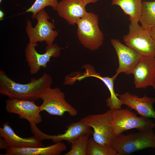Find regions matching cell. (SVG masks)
Returning <instances> with one entry per match:
<instances>
[{
	"instance_id": "7c38bea8",
	"label": "cell",
	"mask_w": 155,
	"mask_h": 155,
	"mask_svg": "<svg viewBox=\"0 0 155 155\" xmlns=\"http://www.w3.org/2000/svg\"><path fill=\"white\" fill-rule=\"evenodd\" d=\"M0 149L10 148L44 146L41 141L34 135L28 138H23L17 135L8 122H5L0 127Z\"/></svg>"
},
{
	"instance_id": "8fae6325",
	"label": "cell",
	"mask_w": 155,
	"mask_h": 155,
	"mask_svg": "<svg viewBox=\"0 0 155 155\" xmlns=\"http://www.w3.org/2000/svg\"><path fill=\"white\" fill-rule=\"evenodd\" d=\"M5 108L8 113L17 114L20 119L28 120L30 125L39 124L42 120L39 106L34 101L9 98L5 102Z\"/></svg>"
},
{
	"instance_id": "cb8c5ba5",
	"label": "cell",
	"mask_w": 155,
	"mask_h": 155,
	"mask_svg": "<svg viewBox=\"0 0 155 155\" xmlns=\"http://www.w3.org/2000/svg\"><path fill=\"white\" fill-rule=\"evenodd\" d=\"M151 35L155 41V26L149 30Z\"/></svg>"
},
{
	"instance_id": "ac0fdd59",
	"label": "cell",
	"mask_w": 155,
	"mask_h": 155,
	"mask_svg": "<svg viewBox=\"0 0 155 155\" xmlns=\"http://www.w3.org/2000/svg\"><path fill=\"white\" fill-rule=\"evenodd\" d=\"M111 4L119 6L130 20L138 22L142 11V0H112Z\"/></svg>"
},
{
	"instance_id": "5b68a950",
	"label": "cell",
	"mask_w": 155,
	"mask_h": 155,
	"mask_svg": "<svg viewBox=\"0 0 155 155\" xmlns=\"http://www.w3.org/2000/svg\"><path fill=\"white\" fill-rule=\"evenodd\" d=\"M34 18L37 23L34 27L30 20L26 22V31L29 43L37 46L38 42L45 41L47 46H51L59 34L57 31L53 30L55 28L54 24L48 21L50 18L44 9L38 12Z\"/></svg>"
},
{
	"instance_id": "d4e9b609",
	"label": "cell",
	"mask_w": 155,
	"mask_h": 155,
	"mask_svg": "<svg viewBox=\"0 0 155 155\" xmlns=\"http://www.w3.org/2000/svg\"><path fill=\"white\" fill-rule=\"evenodd\" d=\"M86 5L90 3H94L97 1L101 0H81Z\"/></svg>"
},
{
	"instance_id": "484cf974",
	"label": "cell",
	"mask_w": 155,
	"mask_h": 155,
	"mask_svg": "<svg viewBox=\"0 0 155 155\" xmlns=\"http://www.w3.org/2000/svg\"><path fill=\"white\" fill-rule=\"evenodd\" d=\"M4 16V13L1 10H0V20H2Z\"/></svg>"
},
{
	"instance_id": "d6986e66",
	"label": "cell",
	"mask_w": 155,
	"mask_h": 155,
	"mask_svg": "<svg viewBox=\"0 0 155 155\" xmlns=\"http://www.w3.org/2000/svg\"><path fill=\"white\" fill-rule=\"evenodd\" d=\"M139 22L143 28L149 30L155 26V1L142 2Z\"/></svg>"
},
{
	"instance_id": "e0dca14e",
	"label": "cell",
	"mask_w": 155,
	"mask_h": 155,
	"mask_svg": "<svg viewBox=\"0 0 155 155\" xmlns=\"http://www.w3.org/2000/svg\"><path fill=\"white\" fill-rule=\"evenodd\" d=\"M65 144L58 142L47 146L10 148L1 155H59L66 150Z\"/></svg>"
},
{
	"instance_id": "7a4b0ae2",
	"label": "cell",
	"mask_w": 155,
	"mask_h": 155,
	"mask_svg": "<svg viewBox=\"0 0 155 155\" xmlns=\"http://www.w3.org/2000/svg\"><path fill=\"white\" fill-rule=\"evenodd\" d=\"M118 155H127L148 148H155V133L152 129L115 137L112 145Z\"/></svg>"
},
{
	"instance_id": "277c9868",
	"label": "cell",
	"mask_w": 155,
	"mask_h": 155,
	"mask_svg": "<svg viewBox=\"0 0 155 155\" xmlns=\"http://www.w3.org/2000/svg\"><path fill=\"white\" fill-rule=\"evenodd\" d=\"M129 32L123 37L127 46L142 56L155 57V41L149 30L143 28L138 22L130 20Z\"/></svg>"
},
{
	"instance_id": "83f0119b",
	"label": "cell",
	"mask_w": 155,
	"mask_h": 155,
	"mask_svg": "<svg viewBox=\"0 0 155 155\" xmlns=\"http://www.w3.org/2000/svg\"><path fill=\"white\" fill-rule=\"evenodd\" d=\"M2 0H0V3H1V2Z\"/></svg>"
},
{
	"instance_id": "6da1fadb",
	"label": "cell",
	"mask_w": 155,
	"mask_h": 155,
	"mask_svg": "<svg viewBox=\"0 0 155 155\" xmlns=\"http://www.w3.org/2000/svg\"><path fill=\"white\" fill-rule=\"evenodd\" d=\"M52 83L51 76L46 73L27 84H21L13 81L3 71H0V93L10 98L37 101L44 92L51 88Z\"/></svg>"
},
{
	"instance_id": "30bf717a",
	"label": "cell",
	"mask_w": 155,
	"mask_h": 155,
	"mask_svg": "<svg viewBox=\"0 0 155 155\" xmlns=\"http://www.w3.org/2000/svg\"><path fill=\"white\" fill-rule=\"evenodd\" d=\"M36 45L28 43L25 49L26 60L30 68V71L32 75L37 73L41 67L44 68L52 57H57L60 55L61 48L56 44L47 46L46 52L40 54L36 51Z\"/></svg>"
},
{
	"instance_id": "7402d4cb",
	"label": "cell",
	"mask_w": 155,
	"mask_h": 155,
	"mask_svg": "<svg viewBox=\"0 0 155 155\" xmlns=\"http://www.w3.org/2000/svg\"><path fill=\"white\" fill-rule=\"evenodd\" d=\"M90 135H83L71 144L70 150L64 155H86L87 147Z\"/></svg>"
},
{
	"instance_id": "4316f807",
	"label": "cell",
	"mask_w": 155,
	"mask_h": 155,
	"mask_svg": "<svg viewBox=\"0 0 155 155\" xmlns=\"http://www.w3.org/2000/svg\"><path fill=\"white\" fill-rule=\"evenodd\" d=\"M152 86L154 89L155 90V74L154 76V78L153 79V81Z\"/></svg>"
},
{
	"instance_id": "ffe728a7",
	"label": "cell",
	"mask_w": 155,
	"mask_h": 155,
	"mask_svg": "<svg viewBox=\"0 0 155 155\" xmlns=\"http://www.w3.org/2000/svg\"><path fill=\"white\" fill-rule=\"evenodd\" d=\"M97 78L103 82L110 92V97L106 100L107 106L112 110L121 109L123 103L117 97L114 89V82L116 78L113 76L110 77L108 76L102 77L100 75H98Z\"/></svg>"
},
{
	"instance_id": "44dd1931",
	"label": "cell",
	"mask_w": 155,
	"mask_h": 155,
	"mask_svg": "<svg viewBox=\"0 0 155 155\" xmlns=\"http://www.w3.org/2000/svg\"><path fill=\"white\" fill-rule=\"evenodd\" d=\"M86 155H118V154L112 146L100 144L96 142L93 138H90Z\"/></svg>"
},
{
	"instance_id": "9a60e30c",
	"label": "cell",
	"mask_w": 155,
	"mask_h": 155,
	"mask_svg": "<svg viewBox=\"0 0 155 155\" xmlns=\"http://www.w3.org/2000/svg\"><path fill=\"white\" fill-rule=\"evenodd\" d=\"M134 84L137 88L152 86L155 74V58L142 56L133 70Z\"/></svg>"
},
{
	"instance_id": "603a6c76",
	"label": "cell",
	"mask_w": 155,
	"mask_h": 155,
	"mask_svg": "<svg viewBox=\"0 0 155 155\" xmlns=\"http://www.w3.org/2000/svg\"><path fill=\"white\" fill-rule=\"evenodd\" d=\"M58 3V0H36L31 6L27 9L25 12L32 13V18L33 19L38 12L44 9L46 6H51L56 11Z\"/></svg>"
},
{
	"instance_id": "3957f363",
	"label": "cell",
	"mask_w": 155,
	"mask_h": 155,
	"mask_svg": "<svg viewBox=\"0 0 155 155\" xmlns=\"http://www.w3.org/2000/svg\"><path fill=\"white\" fill-rule=\"evenodd\" d=\"M77 34L82 44L91 51L98 49L103 44L104 35L99 26V17L88 12L78 22Z\"/></svg>"
},
{
	"instance_id": "4fadbf2b",
	"label": "cell",
	"mask_w": 155,
	"mask_h": 155,
	"mask_svg": "<svg viewBox=\"0 0 155 155\" xmlns=\"http://www.w3.org/2000/svg\"><path fill=\"white\" fill-rule=\"evenodd\" d=\"M111 41L119 60V67L114 77L116 78L121 73L127 75L132 74L133 70L142 56L131 48L122 44L117 39L112 38Z\"/></svg>"
},
{
	"instance_id": "5bb4252c",
	"label": "cell",
	"mask_w": 155,
	"mask_h": 155,
	"mask_svg": "<svg viewBox=\"0 0 155 155\" xmlns=\"http://www.w3.org/2000/svg\"><path fill=\"white\" fill-rule=\"evenodd\" d=\"M117 94L123 104L127 105L130 109L134 110L142 116L155 119V111L153 107L155 98L146 95L139 98L127 92L121 94Z\"/></svg>"
},
{
	"instance_id": "52a82bcc",
	"label": "cell",
	"mask_w": 155,
	"mask_h": 155,
	"mask_svg": "<svg viewBox=\"0 0 155 155\" xmlns=\"http://www.w3.org/2000/svg\"><path fill=\"white\" fill-rule=\"evenodd\" d=\"M113 110L102 114L91 115L82 119L84 123L93 129V138L97 142L112 146L116 136L112 126Z\"/></svg>"
},
{
	"instance_id": "ba28073f",
	"label": "cell",
	"mask_w": 155,
	"mask_h": 155,
	"mask_svg": "<svg viewBox=\"0 0 155 155\" xmlns=\"http://www.w3.org/2000/svg\"><path fill=\"white\" fill-rule=\"evenodd\" d=\"M43 101L39 106L40 111H43L53 115L62 116L65 112L72 117L76 116L78 111L66 100L64 93L58 88H49L41 94Z\"/></svg>"
},
{
	"instance_id": "9c48e42d",
	"label": "cell",
	"mask_w": 155,
	"mask_h": 155,
	"mask_svg": "<svg viewBox=\"0 0 155 155\" xmlns=\"http://www.w3.org/2000/svg\"><path fill=\"white\" fill-rule=\"evenodd\" d=\"M90 128L85 124L81 119L77 122L69 124L67 126V129L64 133L57 135H51L44 133L40 130L36 125L31 127V130L34 135L41 141L44 140H50L56 143L65 140L71 144L75 140L83 135L93 134V131Z\"/></svg>"
},
{
	"instance_id": "8992f818",
	"label": "cell",
	"mask_w": 155,
	"mask_h": 155,
	"mask_svg": "<svg viewBox=\"0 0 155 155\" xmlns=\"http://www.w3.org/2000/svg\"><path fill=\"white\" fill-rule=\"evenodd\" d=\"M112 126L116 137L129 129L139 131L153 129L155 123L149 118L137 117L127 108L113 110Z\"/></svg>"
},
{
	"instance_id": "2e32d148",
	"label": "cell",
	"mask_w": 155,
	"mask_h": 155,
	"mask_svg": "<svg viewBox=\"0 0 155 155\" xmlns=\"http://www.w3.org/2000/svg\"><path fill=\"white\" fill-rule=\"evenodd\" d=\"M86 5L81 0H62L59 2L56 11L59 17L69 24L74 25L87 13Z\"/></svg>"
}]
</instances>
